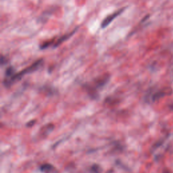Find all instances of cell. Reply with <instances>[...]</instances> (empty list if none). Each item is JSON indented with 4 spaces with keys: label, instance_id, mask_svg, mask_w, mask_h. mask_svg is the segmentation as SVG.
Wrapping results in <instances>:
<instances>
[{
    "label": "cell",
    "instance_id": "obj_1",
    "mask_svg": "<svg viewBox=\"0 0 173 173\" xmlns=\"http://www.w3.org/2000/svg\"><path fill=\"white\" fill-rule=\"evenodd\" d=\"M43 62L42 60H37V62H35L33 64H32L31 66H30L29 67L27 68L24 70H23L22 71L20 72V73L15 74L14 75H13L10 78H8V79H5L4 81V84L5 86H9L11 85H12L14 83H15L17 80H18L21 79V78L24 76L25 74L33 73V72L35 71L36 70H37L40 66H41V64Z\"/></svg>",
    "mask_w": 173,
    "mask_h": 173
},
{
    "label": "cell",
    "instance_id": "obj_2",
    "mask_svg": "<svg viewBox=\"0 0 173 173\" xmlns=\"http://www.w3.org/2000/svg\"><path fill=\"white\" fill-rule=\"evenodd\" d=\"M125 10V8H122V9H120L118 11H115L114 13L112 14H110V15L108 16L102 21V25H101V27H102V28H106V27H107V26H108L109 24H110V23L112 22V21H113L114 19L116 18L117 16H119L120 14H122Z\"/></svg>",
    "mask_w": 173,
    "mask_h": 173
},
{
    "label": "cell",
    "instance_id": "obj_3",
    "mask_svg": "<svg viewBox=\"0 0 173 173\" xmlns=\"http://www.w3.org/2000/svg\"><path fill=\"white\" fill-rule=\"evenodd\" d=\"M77 31V29H74L73 31H72V32L70 33H68V34H64V35H63L62 37H60V38L57 40V41L56 42H54L53 43V47H57V46H59L61 43H62L64 41H65L66 40H67L68 39L70 38V37L72 36V35H73L74 33H75Z\"/></svg>",
    "mask_w": 173,
    "mask_h": 173
},
{
    "label": "cell",
    "instance_id": "obj_4",
    "mask_svg": "<svg viewBox=\"0 0 173 173\" xmlns=\"http://www.w3.org/2000/svg\"><path fill=\"white\" fill-rule=\"evenodd\" d=\"M41 170L42 172L49 173L54 171V167L52 165H51V164H43V165L41 166Z\"/></svg>",
    "mask_w": 173,
    "mask_h": 173
},
{
    "label": "cell",
    "instance_id": "obj_5",
    "mask_svg": "<svg viewBox=\"0 0 173 173\" xmlns=\"http://www.w3.org/2000/svg\"><path fill=\"white\" fill-rule=\"evenodd\" d=\"M15 74V70H14L13 67H10L8 68L6 71H5V76H6V79H8V78H10L12 77L13 75Z\"/></svg>",
    "mask_w": 173,
    "mask_h": 173
},
{
    "label": "cell",
    "instance_id": "obj_6",
    "mask_svg": "<svg viewBox=\"0 0 173 173\" xmlns=\"http://www.w3.org/2000/svg\"><path fill=\"white\" fill-rule=\"evenodd\" d=\"M164 173H171V172L168 171H167V170H166V171H164Z\"/></svg>",
    "mask_w": 173,
    "mask_h": 173
}]
</instances>
